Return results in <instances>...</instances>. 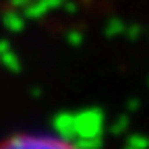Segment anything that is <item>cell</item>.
<instances>
[{"instance_id": "obj_1", "label": "cell", "mask_w": 149, "mask_h": 149, "mask_svg": "<svg viewBox=\"0 0 149 149\" xmlns=\"http://www.w3.org/2000/svg\"><path fill=\"white\" fill-rule=\"evenodd\" d=\"M0 149H87L74 139L46 128L13 130L0 139Z\"/></svg>"}]
</instances>
